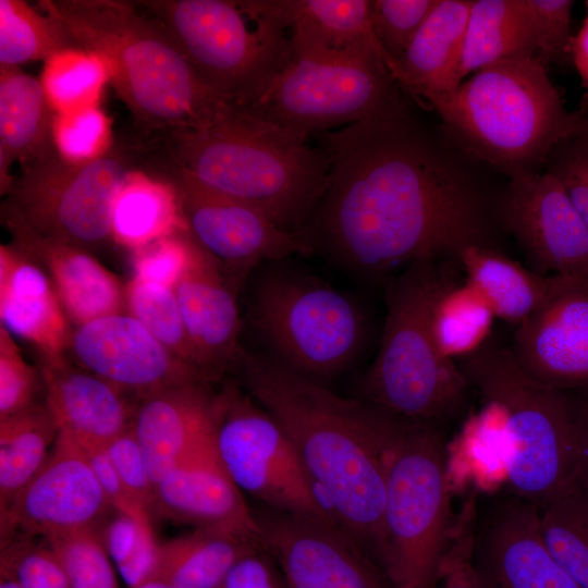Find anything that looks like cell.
Returning a JSON list of instances; mask_svg holds the SVG:
<instances>
[{"instance_id": "cell-1", "label": "cell", "mask_w": 588, "mask_h": 588, "mask_svg": "<svg viewBox=\"0 0 588 588\" xmlns=\"http://www.w3.org/2000/svg\"><path fill=\"white\" fill-rule=\"evenodd\" d=\"M320 135L327 184L297 231L309 254L379 279L492 247L485 196L409 112Z\"/></svg>"}, {"instance_id": "cell-2", "label": "cell", "mask_w": 588, "mask_h": 588, "mask_svg": "<svg viewBox=\"0 0 588 588\" xmlns=\"http://www.w3.org/2000/svg\"><path fill=\"white\" fill-rule=\"evenodd\" d=\"M245 391L281 426L318 498L378 564L385 492L384 450L400 416L245 350Z\"/></svg>"}, {"instance_id": "cell-3", "label": "cell", "mask_w": 588, "mask_h": 588, "mask_svg": "<svg viewBox=\"0 0 588 588\" xmlns=\"http://www.w3.org/2000/svg\"><path fill=\"white\" fill-rule=\"evenodd\" d=\"M167 139L177 168L291 232L306 223L326 188L329 161L322 149L247 105L223 99L203 122Z\"/></svg>"}, {"instance_id": "cell-4", "label": "cell", "mask_w": 588, "mask_h": 588, "mask_svg": "<svg viewBox=\"0 0 588 588\" xmlns=\"http://www.w3.org/2000/svg\"><path fill=\"white\" fill-rule=\"evenodd\" d=\"M37 7L63 25L76 47L103 59L111 84L143 131L168 136L193 127L223 100L161 24L134 2L44 0Z\"/></svg>"}, {"instance_id": "cell-5", "label": "cell", "mask_w": 588, "mask_h": 588, "mask_svg": "<svg viewBox=\"0 0 588 588\" xmlns=\"http://www.w3.org/2000/svg\"><path fill=\"white\" fill-rule=\"evenodd\" d=\"M424 99L462 149L510 177L542 172L560 142L588 127V112L567 111L536 58L491 63Z\"/></svg>"}, {"instance_id": "cell-6", "label": "cell", "mask_w": 588, "mask_h": 588, "mask_svg": "<svg viewBox=\"0 0 588 588\" xmlns=\"http://www.w3.org/2000/svg\"><path fill=\"white\" fill-rule=\"evenodd\" d=\"M460 272L458 259L425 260L390 281L380 346L357 383V399L438 425L463 411L470 387L460 365L441 355L432 330L434 307Z\"/></svg>"}, {"instance_id": "cell-7", "label": "cell", "mask_w": 588, "mask_h": 588, "mask_svg": "<svg viewBox=\"0 0 588 588\" xmlns=\"http://www.w3.org/2000/svg\"><path fill=\"white\" fill-rule=\"evenodd\" d=\"M460 367L499 413L512 494L541 506L575 482L579 439L575 401L527 375L510 347L487 340Z\"/></svg>"}, {"instance_id": "cell-8", "label": "cell", "mask_w": 588, "mask_h": 588, "mask_svg": "<svg viewBox=\"0 0 588 588\" xmlns=\"http://www.w3.org/2000/svg\"><path fill=\"white\" fill-rule=\"evenodd\" d=\"M446 443L438 424L403 417L388 439L378 565L394 586L434 575L453 532Z\"/></svg>"}, {"instance_id": "cell-9", "label": "cell", "mask_w": 588, "mask_h": 588, "mask_svg": "<svg viewBox=\"0 0 588 588\" xmlns=\"http://www.w3.org/2000/svg\"><path fill=\"white\" fill-rule=\"evenodd\" d=\"M199 78L222 99L253 102L285 63V27L258 0H144Z\"/></svg>"}, {"instance_id": "cell-10", "label": "cell", "mask_w": 588, "mask_h": 588, "mask_svg": "<svg viewBox=\"0 0 588 588\" xmlns=\"http://www.w3.org/2000/svg\"><path fill=\"white\" fill-rule=\"evenodd\" d=\"M384 59L368 47L290 54L249 106L302 139L408 112Z\"/></svg>"}, {"instance_id": "cell-11", "label": "cell", "mask_w": 588, "mask_h": 588, "mask_svg": "<svg viewBox=\"0 0 588 588\" xmlns=\"http://www.w3.org/2000/svg\"><path fill=\"white\" fill-rule=\"evenodd\" d=\"M267 267L253 285L248 320L273 359L317 381L345 369L366 336L359 304L320 279Z\"/></svg>"}, {"instance_id": "cell-12", "label": "cell", "mask_w": 588, "mask_h": 588, "mask_svg": "<svg viewBox=\"0 0 588 588\" xmlns=\"http://www.w3.org/2000/svg\"><path fill=\"white\" fill-rule=\"evenodd\" d=\"M137 163V150L117 142L107 155L84 164L70 163L52 150L22 169L1 212L44 237L89 252L113 241V201Z\"/></svg>"}, {"instance_id": "cell-13", "label": "cell", "mask_w": 588, "mask_h": 588, "mask_svg": "<svg viewBox=\"0 0 588 588\" xmlns=\"http://www.w3.org/2000/svg\"><path fill=\"white\" fill-rule=\"evenodd\" d=\"M213 443L223 468L243 493L275 511L336 523L284 430L235 384L215 393Z\"/></svg>"}, {"instance_id": "cell-14", "label": "cell", "mask_w": 588, "mask_h": 588, "mask_svg": "<svg viewBox=\"0 0 588 588\" xmlns=\"http://www.w3.org/2000/svg\"><path fill=\"white\" fill-rule=\"evenodd\" d=\"M169 169L189 234L236 287L262 264L309 254L297 232L261 210L206 187L173 163Z\"/></svg>"}, {"instance_id": "cell-15", "label": "cell", "mask_w": 588, "mask_h": 588, "mask_svg": "<svg viewBox=\"0 0 588 588\" xmlns=\"http://www.w3.org/2000/svg\"><path fill=\"white\" fill-rule=\"evenodd\" d=\"M261 549L286 588H392L370 555L336 523L267 507L255 513Z\"/></svg>"}, {"instance_id": "cell-16", "label": "cell", "mask_w": 588, "mask_h": 588, "mask_svg": "<svg viewBox=\"0 0 588 588\" xmlns=\"http://www.w3.org/2000/svg\"><path fill=\"white\" fill-rule=\"evenodd\" d=\"M113 511L83 449L59 431L44 465L0 514L1 538L98 531Z\"/></svg>"}, {"instance_id": "cell-17", "label": "cell", "mask_w": 588, "mask_h": 588, "mask_svg": "<svg viewBox=\"0 0 588 588\" xmlns=\"http://www.w3.org/2000/svg\"><path fill=\"white\" fill-rule=\"evenodd\" d=\"M69 350L76 365L136 403L158 391L188 382L212 381L126 313L88 321L72 331Z\"/></svg>"}, {"instance_id": "cell-18", "label": "cell", "mask_w": 588, "mask_h": 588, "mask_svg": "<svg viewBox=\"0 0 588 588\" xmlns=\"http://www.w3.org/2000/svg\"><path fill=\"white\" fill-rule=\"evenodd\" d=\"M502 217L534 271L588 275V228L553 175L542 171L510 177Z\"/></svg>"}, {"instance_id": "cell-19", "label": "cell", "mask_w": 588, "mask_h": 588, "mask_svg": "<svg viewBox=\"0 0 588 588\" xmlns=\"http://www.w3.org/2000/svg\"><path fill=\"white\" fill-rule=\"evenodd\" d=\"M510 348L544 385L588 387V275H553L549 295L517 326Z\"/></svg>"}, {"instance_id": "cell-20", "label": "cell", "mask_w": 588, "mask_h": 588, "mask_svg": "<svg viewBox=\"0 0 588 588\" xmlns=\"http://www.w3.org/2000/svg\"><path fill=\"white\" fill-rule=\"evenodd\" d=\"M473 565L482 588H580L547 549L538 505L514 494L476 523Z\"/></svg>"}, {"instance_id": "cell-21", "label": "cell", "mask_w": 588, "mask_h": 588, "mask_svg": "<svg viewBox=\"0 0 588 588\" xmlns=\"http://www.w3.org/2000/svg\"><path fill=\"white\" fill-rule=\"evenodd\" d=\"M155 513L193 529L230 534L260 544L256 514L223 468L215 443L180 463L157 483Z\"/></svg>"}, {"instance_id": "cell-22", "label": "cell", "mask_w": 588, "mask_h": 588, "mask_svg": "<svg viewBox=\"0 0 588 588\" xmlns=\"http://www.w3.org/2000/svg\"><path fill=\"white\" fill-rule=\"evenodd\" d=\"M191 341L216 380L234 371L245 348L236 286L195 241L191 260L173 287Z\"/></svg>"}, {"instance_id": "cell-23", "label": "cell", "mask_w": 588, "mask_h": 588, "mask_svg": "<svg viewBox=\"0 0 588 588\" xmlns=\"http://www.w3.org/2000/svg\"><path fill=\"white\" fill-rule=\"evenodd\" d=\"M132 430L157 483L175 466L213 443L215 393L188 382L136 403Z\"/></svg>"}, {"instance_id": "cell-24", "label": "cell", "mask_w": 588, "mask_h": 588, "mask_svg": "<svg viewBox=\"0 0 588 588\" xmlns=\"http://www.w3.org/2000/svg\"><path fill=\"white\" fill-rule=\"evenodd\" d=\"M1 222L11 244L45 270L75 326L124 313L125 287L88 250L44 237L5 212Z\"/></svg>"}, {"instance_id": "cell-25", "label": "cell", "mask_w": 588, "mask_h": 588, "mask_svg": "<svg viewBox=\"0 0 588 588\" xmlns=\"http://www.w3.org/2000/svg\"><path fill=\"white\" fill-rule=\"evenodd\" d=\"M39 370L59 431L77 443L106 446L131 427L136 404L64 355L40 357Z\"/></svg>"}, {"instance_id": "cell-26", "label": "cell", "mask_w": 588, "mask_h": 588, "mask_svg": "<svg viewBox=\"0 0 588 588\" xmlns=\"http://www.w3.org/2000/svg\"><path fill=\"white\" fill-rule=\"evenodd\" d=\"M1 326L37 348L40 357L64 355L72 329L45 270L12 244L0 246Z\"/></svg>"}, {"instance_id": "cell-27", "label": "cell", "mask_w": 588, "mask_h": 588, "mask_svg": "<svg viewBox=\"0 0 588 588\" xmlns=\"http://www.w3.org/2000/svg\"><path fill=\"white\" fill-rule=\"evenodd\" d=\"M262 9L291 29L293 53L341 51L368 47L396 68L379 44L370 22V0H259Z\"/></svg>"}, {"instance_id": "cell-28", "label": "cell", "mask_w": 588, "mask_h": 588, "mask_svg": "<svg viewBox=\"0 0 588 588\" xmlns=\"http://www.w3.org/2000/svg\"><path fill=\"white\" fill-rule=\"evenodd\" d=\"M473 0H439L397 63V84L414 99L456 89Z\"/></svg>"}, {"instance_id": "cell-29", "label": "cell", "mask_w": 588, "mask_h": 588, "mask_svg": "<svg viewBox=\"0 0 588 588\" xmlns=\"http://www.w3.org/2000/svg\"><path fill=\"white\" fill-rule=\"evenodd\" d=\"M51 108L38 78L20 66H0V168L22 169L54 150Z\"/></svg>"}, {"instance_id": "cell-30", "label": "cell", "mask_w": 588, "mask_h": 588, "mask_svg": "<svg viewBox=\"0 0 588 588\" xmlns=\"http://www.w3.org/2000/svg\"><path fill=\"white\" fill-rule=\"evenodd\" d=\"M465 283L494 317L519 324L550 293L553 275H542L489 246H469L458 256Z\"/></svg>"}, {"instance_id": "cell-31", "label": "cell", "mask_w": 588, "mask_h": 588, "mask_svg": "<svg viewBox=\"0 0 588 588\" xmlns=\"http://www.w3.org/2000/svg\"><path fill=\"white\" fill-rule=\"evenodd\" d=\"M111 230L113 241L132 252L187 230L174 183L138 168L131 171L115 195Z\"/></svg>"}, {"instance_id": "cell-32", "label": "cell", "mask_w": 588, "mask_h": 588, "mask_svg": "<svg viewBox=\"0 0 588 588\" xmlns=\"http://www.w3.org/2000/svg\"><path fill=\"white\" fill-rule=\"evenodd\" d=\"M257 549L260 544L247 538L193 529L159 542L152 579L174 588H220L234 565Z\"/></svg>"}, {"instance_id": "cell-33", "label": "cell", "mask_w": 588, "mask_h": 588, "mask_svg": "<svg viewBox=\"0 0 588 588\" xmlns=\"http://www.w3.org/2000/svg\"><path fill=\"white\" fill-rule=\"evenodd\" d=\"M522 58H536L525 1H473L458 68L460 83L491 63Z\"/></svg>"}, {"instance_id": "cell-34", "label": "cell", "mask_w": 588, "mask_h": 588, "mask_svg": "<svg viewBox=\"0 0 588 588\" xmlns=\"http://www.w3.org/2000/svg\"><path fill=\"white\" fill-rule=\"evenodd\" d=\"M58 433L46 401L0 419V514L44 465Z\"/></svg>"}, {"instance_id": "cell-35", "label": "cell", "mask_w": 588, "mask_h": 588, "mask_svg": "<svg viewBox=\"0 0 588 588\" xmlns=\"http://www.w3.org/2000/svg\"><path fill=\"white\" fill-rule=\"evenodd\" d=\"M507 442L498 411L486 407L473 415L451 443H446L448 478L452 492L494 489L506 481Z\"/></svg>"}, {"instance_id": "cell-36", "label": "cell", "mask_w": 588, "mask_h": 588, "mask_svg": "<svg viewBox=\"0 0 588 588\" xmlns=\"http://www.w3.org/2000/svg\"><path fill=\"white\" fill-rule=\"evenodd\" d=\"M76 47L63 25L23 0H0V66L48 60Z\"/></svg>"}, {"instance_id": "cell-37", "label": "cell", "mask_w": 588, "mask_h": 588, "mask_svg": "<svg viewBox=\"0 0 588 588\" xmlns=\"http://www.w3.org/2000/svg\"><path fill=\"white\" fill-rule=\"evenodd\" d=\"M538 507L547 549L580 588H588L587 501L573 486Z\"/></svg>"}, {"instance_id": "cell-38", "label": "cell", "mask_w": 588, "mask_h": 588, "mask_svg": "<svg viewBox=\"0 0 588 588\" xmlns=\"http://www.w3.org/2000/svg\"><path fill=\"white\" fill-rule=\"evenodd\" d=\"M39 81L53 111L63 113L99 105L110 73L97 53L71 47L45 61Z\"/></svg>"}, {"instance_id": "cell-39", "label": "cell", "mask_w": 588, "mask_h": 588, "mask_svg": "<svg viewBox=\"0 0 588 588\" xmlns=\"http://www.w3.org/2000/svg\"><path fill=\"white\" fill-rule=\"evenodd\" d=\"M494 315L465 282L450 286L439 298L432 330L441 355L454 360L479 348L486 341Z\"/></svg>"}, {"instance_id": "cell-40", "label": "cell", "mask_w": 588, "mask_h": 588, "mask_svg": "<svg viewBox=\"0 0 588 588\" xmlns=\"http://www.w3.org/2000/svg\"><path fill=\"white\" fill-rule=\"evenodd\" d=\"M125 303L127 314L140 321L157 340L215 380L191 341L172 287L133 278L125 286Z\"/></svg>"}, {"instance_id": "cell-41", "label": "cell", "mask_w": 588, "mask_h": 588, "mask_svg": "<svg viewBox=\"0 0 588 588\" xmlns=\"http://www.w3.org/2000/svg\"><path fill=\"white\" fill-rule=\"evenodd\" d=\"M97 532L128 588L152 579L159 544L152 526L113 511Z\"/></svg>"}, {"instance_id": "cell-42", "label": "cell", "mask_w": 588, "mask_h": 588, "mask_svg": "<svg viewBox=\"0 0 588 588\" xmlns=\"http://www.w3.org/2000/svg\"><path fill=\"white\" fill-rule=\"evenodd\" d=\"M52 143L63 160L84 164L109 152L114 140L111 121L99 105L63 113H56Z\"/></svg>"}, {"instance_id": "cell-43", "label": "cell", "mask_w": 588, "mask_h": 588, "mask_svg": "<svg viewBox=\"0 0 588 588\" xmlns=\"http://www.w3.org/2000/svg\"><path fill=\"white\" fill-rule=\"evenodd\" d=\"M0 569L11 574L21 588H70L61 560L40 537L15 532L1 538Z\"/></svg>"}, {"instance_id": "cell-44", "label": "cell", "mask_w": 588, "mask_h": 588, "mask_svg": "<svg viewBox=\"0 0 588 588\" xmlns=\"http://www.w3.org/2000/svg\"><path fill=\"white\" fill-rule=\"evenodd\" d=\"M46 540L61 560L70 588H119L113 562L97 531Z\"/></svg>"}, {"instance_id": "cell-45", "label": "cell", "mask_w": 588, "mask_h": 588, "mask_svg": "<svg viewBox=\"0 0 588 588\" xmlns=\"http://www.w3.org/2000/svg\"><path fill=\"white\" fill-rule=\"evenodd\" d=\"M439 0H372L370 22L382 49L396 68Z\"/></svg>"}, {"instance_id": "cell-46", "label": "cell", "mask_w": 588, "mask_h": 588, "mask_svg": "<svg viewBox=\"0 0 588 588\" xmlns=\"http://www.w3.org/2000/svg\"><path fill=\"white\" fill-rule=\"evenodd\" d=\"M39 369L29 365L21 354L12 334L0 327V419L45 402Z\"/></svg>"}, {"instance_id": "cell-47", "label": "cell", "mask_w": 588, "mask_h": 588, "mask_svg": "<svg viewBox=\"0 0 588 588\" xmlns=\"http://www.w3.org/2000/svg\"><path fill=\"white\" fill-rule=\"evenodd\" d=\"M194 246L195 240L185 230L133 250V278L173 289L191 260Z\"/></svg>"}, {"instance_id": "cell-48", "label": "cell", "mask_w": 588, "mask_h": 588, "mask_svg": "<svg viewBox=\"0 0 588 588\" xmlns=\"http://www.w3.org/2000/svg\"><path fill=\"white\" fill-rule=\"evenodd\" d=\"M536 47V59L546 68L571 56L572 0H524Z\"/></svg>"}, {"instance_id": "cell-49", "label": "cell", "mask_w": 588, "mask_h": 588, "mask_svg": "<svg viewBox=\"0 0 588 588\" xmlns=\"http://www.w3.org/2000/svg\"><path fill=\"white\" fill-rule=\"evenodd\" d=\"M544 169L559 181L588 228V127L560 142Z\"/></svg>"}, {"instance_id": "cell-50", "label": "cell", "mask_w": 588, "mask_h": 588, "mask_svg": "<svg viewBox=\"0 0 588 588\" xmlns=\"http://www.w3.org/2000/svg\"><path fill=\"white\" fill-rule=\"evenodd\" d=\"M475 499H469L454 524L450 541L438 565L436 588H482L473 565L477 523Z\"/></svg>"}, {"instance_id": "cell-51", "label": "cell", "mask_w": 588, "mask_h": 588, "mask_svg": "<svg viewBox=\"0 0 588 588\" xmlns=\"http://www.w3.org/2000/svg\"><path fill=\"white\" fill-rule=\"evenodd\" d=\"M105 448L125 487L151 515L156 509L157 486L132 427Z\"/></svg>"}, {"instance_id": "cell-52", "label": "cell", "mask_w": 588, "mask_h": 588, "mask_svg": "<svg viewBox=\"0 0 588 588\" xmlns=\"http://www.w3.org/2000/svg\"><path fill=\"white\" fill-rule=\"evenodd\" d=\"M78 445L85 452L112 509L140 525L152 526L150 514L125 487L106 448L79 443Z\"/></svg>"}, {"instance_id": "cell-53", "label": "cell", "mask_w": 588, "mask_h": 588, "mask_svg": "<svg viewBox=\"0 0 588 588\" xmlns=\"http://www.w3.org/2000/svg\"><path fill=\"white\" fill-rule=\"evenodd\" d=\"M220 588H286V586L270 556L262 549H257L234 565Z\"/></svg>"}, {"instance_id": "cell-54", "label": "cell", "mask_w": 588, "mask_h": 588, "mask_svg": "<svg viewBox=\"0 0 588 588\" xmlns=\"http://www.w3.org/2000/svg\"><path fill=\"white\" fill-rule=\"evenodd\" d=\"M575 408L579 439V458L576 479L573 486L588 503V401H575Z\"/></svg>"}, {"instance_id": "cell-55", "label": "cell", "mask_w": 588, "mask_h": 588, "mask_svg": "<svg viewBox=\"0 0 588 588\" xmlns=\"http://www.w3.org/2000/svg\"><path fill=\"white\" fill-rule=\"evenodd\" d=\"M571 57L573 59L574 65L577 70V73L580 77V83L585 89L580 102L581 113L588 112V1H586V15L583 21L581 27L579 28L576 36H574L572 44Z\"/></svg>"}, {"instance_id": "cell-56", "label": "cell", "mask_w": 588, "mask_h": 588, "mask_svg": "<svg viewBox=\"0 0 588 588\" xmlns=\"http://www.w3.org/2000/svg\"><path fill=\"white\" fill-rule=\"evenodd\" d=\"M437 579L438 572L434 575L428 576L426 578L393 586L392 588H436Z\"/></svg>"}, {"instance_id": "cell-57", "label": "cell", "mask_w": 588, "mask_h": 588, "mask_svg": "<svg viewBox=\"0 0 588 588\" xmlns=\"http://www.w3.org/2000/svg\"><path fill=\"white\" fill-rule=\"evenodd\" d=\"M0 588H21V586L11 574L0 569Z\"/></svg>"}, {"instance_id": "cell-58", "label": "cell", "mask_w": 588, "mask_h": 588, "mask_svg": "<svg viewBox=\"0 0 588 588\" xmlns=\"http://www.w3.org/2000/svg\"><path fill=\"white\" fill-rule=\"evenodd\" d=\"M137 588H174L173 586L159 580V579H152L144 583L143 585L138 586Z\"/></svg>"}]
</instances>
